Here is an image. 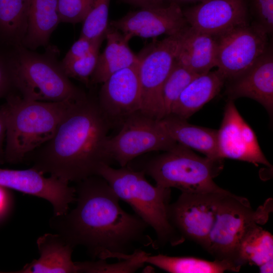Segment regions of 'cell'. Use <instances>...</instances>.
Masks as SVG:
<instances>
[{"instance_id": "cell-1", "label": "cell", "mask_w": 273, "mask_h": 273, "mask_svg": "<svg viewBox=\"0 0 273 273\" xmlns=\"http://www.w3.org/2000/svg\"><path fill=\"white\" fill-rule=\"evenodd\" d=\"M74 188L76 207L49 220L50 227L73 248L83 247L93 259L122 260L143 247H153L148 225L121 208L119 198L102 176L87 177Z\"/></svg>"}, {"instance_id": "cell-2", "label": "cell", "mask_w": 273, "mask_h": 273, "mask_svg": "<svg viewBox=\"0 0 273 273\" xmlns=\"http://www.w3.org/2000/svg\"><path fill=\"white\" fill-rule=\"evenodd\" d=\"M112 124L97 101L78 102L53 136L31 155L32 168L65 181L78 183L99 175L113 162L107 150Z\"/></svg>"}, {"instance_id": "cell-3", "label": "cell", "mask_w": 273, "mask_h": 273, "mask_svg": "<svg viewBox=\"0 0 273 273\" xmlns=\"http://www.w3.org/2000/svg\"><path fill=\"white\" fill-rule=\"evenodd\" d=\"M5 99L0 109L6 126L5 162L10 164L22 162L50 140L79 102L33 101L13 92Z\"/></svg>"}, {"instance_id": "cell-4", "label": "cell", "mask_w": 273, "mask_h": 273, "mask_svg": "<svg viewBox=\"0 0 273 273\" xmlns=\"http://www.w3.org/2000/svg\"><path fill=\"white\" fill-rule=\"evenodd\" d=\"M142 170L126 166L114 168L103 166L99 175L104 178L121 200L127 203L135 214L155 231L153 247L170 244L176 246L185 240L171 225L168 217L170 188L153 186Z\"/></svg>"}, {"instance_id": "cell-5", "label": "cell", "mask_w": 273, "mask_h": 273, "mask_svg": "<svg viewBox=\"0 0 273 273\" xmlns=\"http://www.w3.org/2000/svg\"><path fill=\"white\" fill-rule=\"evenodd\" d=\"M223 160L200 156L177 143L131 168L143 171L157 186L175 188L181 193L217 192L224 190L213 180L222 171Z\"/></svg>"}, {"instance_id": "cell-6", "label": "cell", "mask_w": 273, "mask_h": 273, "mask_svg": "<svg viewBox=\"0 0 273 273\" xmlns=\"http://www.w3.org/2000/svg\"><path fill=\"white\" fill-rule=\"evenodd\" d=\"M10 54L13 84L27 100L60 102L79 101L87 97L65 74L60 63L23 46Z\"/></svg>"}, {"instance_id": "cell-7", "label": "cell", "mask_w": 273, "mask_h": 273, "mask_svg": "<svg viewBox=\"0 0 273 273\" xmlns=\"http://www.w3.org/2000/svg\"><path fill=\"white\" fill-rule=\"evenodd\" d=\"M272 199L254 210L248 200L228 191L220 200L206 250L216 259L239 265L237 251L246 233L256 225L266 223L272 211Z\"/></svg>"}, {"instance_id": "cell-8", "label": "cell", "mask_w": 273, "mask_h": 273, "mask_svg": "<svg viewBox=\"0 0 273 273\" xmlns=\"http://www.w3.org/2000/svg\"><path fill=\"white\" fill-rule=\"evenodd\" d=\"M185 30L153 43L138 55L140 111L157 120L165 116L162 87L176 60Z\"/></svg>"}, {"instance_id": "cell-9", "label": "cell", "mask_w": 273, "mask_h": 273, "mask_svg": "<svg viewBox=\"0 0 273 273\" xmlns=\"http://www.w3.org/2000/svg\"><path fill=\"white\" fill-rule=\"evenodd\" d=\"M177 144L164 130L159 120L139 111L124 121L117 134L109 138L107 150L113 161L125 167L142 154L166 151Z\"/></svg>"}, {"instance_id": "cell-10", "label": "cell", "mask_w": 273, "mask_h": 273, "mask_svg": "<svg viewBox=\"0 0 273 273\" xmlns=\"http://www.w3.org/2000/svg\"><path fill=\"white\" fill-rule=\"evenodd\" d=\"M267 35L255 23H248L215 36L216 67L226 80H231L243 73L267 50Z\"/></svg>"}, {"instance_id": "cell-11", "label": "cell", "mask_w": 273, "mask_h": 273, "mask_svg": "<svg viewBox=\"0 0 273 273\" xmlns=\"http://www.w3.org/2000/svg\"><path fill=\"white\" fill-rule=\"evenodd\" d=\"M227 191L181 193L168 205L169 222L185 240L193 241L206 250L220 200Z\"/></svg>"}, {"instance_id": "cell-12", "label": "cell", "mask_w": 273, "mask_h": 273, "mask_svg": "<svg viewBox=\"0 0 273 273\" xmlns=\"http://www.w3.org/2000/svg\"><path fill=\"white\" fill-rule=\"evenodd\" d=\"M0 186L48 201L52 204L55 216L66 213L70 204L76 200L74 187L53 176L46 177L32 167L0 168Z\"/></svg>"}, {"instance_id": "cell-13", "label": "cell", "mask_w": 273, "mask_h": 273, "mask_svg": "<svg viewBox=\"0 0 273 273\" xmlns=\"http://www.w3.org/2000/svg\"><path fill=\"white\" fill-rule=\"evenodd\" d=\"M217 147L221 159L271 167L255 133L239 112L234 100H229L225 106L221 125L217 132Z\"/></svg>"}, {"instance_id": "cell-14", "label": "cell", "mask_w": 273, "mask_h": 273, "mask_svg": "<svg viewBox=\"0 0 273 273\" xmlns=\"http://www.w3.org/2000/svg\"><path fill=\"white\" fill-rule=\"evenodd\" d=\"M109 25L120 32L128 41L136 36L175 35L189 26L179 5L173 2L167 6L141 8L112 21Z\"/></svg>"}, {"instance_id": "cell-15", "label": "cell", "mask_w": 273, "mask_h": 273, "mask_svg": "<svg viewBox=\"0 0 273 273\" xmlns=\"http://www.w3.org/2000/svg\"><path fill=\"white\" fill-rule=\"evenodd\" d=\"M138 64L114 73L102 83L97 101L111 124H122L129 116L141 111Z\"/></svg>"}, {"instance_id": "cell-16", "label": "cell", "mask_w": 273, "mask_h": 273, "mask_svg": "<svg viewBox=\"0 0 273 273\" xmlns=\"http://www.w3.org/2000/svg\"><path fill=\"white\" fill-rule=\"evenodd\" d=\"M189 26L217 36L248 24V0H205L183 10Z\"/></svg>"}, {"instance_id": "cell-17", "label": "cell", "mask_w": 273, "mask_h": 273, "mask_svg": "<svg viewBox=\"0 0 273 273\" xmlns=\"http://www.w3.org/2000/svg\"><path fill=\"white\" fill-rule=\"evenodd\" d=\"M229 100L252 99L262 105L270 116L273 113V54L267 50L243 73L229 81Z\"/></svg>"}, {"instance_id": "cell-18", "label": "cell", "mask_w": 273, "mask_h": 273, "mask_svg": "<svg viewBox=\"0 0 273 273\" xmlns=\"http://www.w3.org/2000/svg\"><path fill=\"white\" fill-rule=\"evenodd\" d=\"M39 257L27 263L17 273H77L72 255L74 248L57 233H46L36 241Z\"/></svg>"}, {"instance_id": "cell-19", "label": "cell", "mask_w": 273, "mask_h": 273, "mask_svg": "<svg viewBox=\"0 0 273 273\" xmlns=\"http://www.w3.org/2000/svg\"><path fill=\"white\" fill-rule=\"evenodd\" d=\"M225 81L218 69L198 75L181 92L170 115L187 120L214 98Z\"/></svg>"}, {"instance_id": "cell-20", "label": "cell", "mask_w": 273, "mask_h": 273, "mask_svg": "<svg viewBox=\"0 0 273 273\" xmlns=\"http://www.w3.org/2000/svg\"><path fill=\"white\" fill-rule=\"evenodd\" d=\"M216 37L189 26L184 31L176 61L199 75L216 66Z\"/></svg>"}, {"instance_id": "cell-21", "label": "cell", "mask_w": 273, "mask_h": 273, "mask_svg": "<svg viewBox=\"0 0 273 273\" xmlns=\"http://www.w3.org/2000/svg\"><path fill=\"white\" fill-rule=\"evenodd\" d=\"M106 45L99 54L90 82L102 83L114 73L136 64L139 56L130 49L127 41L118 30L109 25L106 33Z\"/></svg>"}, {"instance_id": "cell-22", "label": "cell", "mask_w": 273, "mask_h": 273, "mask_svg": "<svg viewBox=\"0 0 273 273\" xmlns=\"http://www.w3.org/2000/svg\"><path fill=\"white\" fill-rule=\"evenodd\" d=\"M159 121L167 134L176 143L206 157L221 159L217 147V130L192 124L186 119L171 115Z\"/></svg>"}, {"instance_id": "cell-23", "label": "cell", "mask_w": 273, "mask_h": 273, "mask_svg": "<svg viewBox=\"0 0 273 273\" xmlns=\"http://www.w3.org/2000/svg\"><path fill=\"white\" fill-rule=\"evenodd\" d=\"M60 22L58 0H29L27 28L22 46L33 50L47 45Z\"/></svg>"}, {"instance_id": "cell-24", "label": "cell", "mask_w": 273, "mask_h": 273, "mask_svg": "<svg viewBox=\"0 0 273 273\" xmlns=\"http://www.w3.org/2000/svg\"><path fill=\"white\" fill-rule=\"evenodd\" d=\"M154 265L170 273H221L225 271H239L241 267L228 260L214 261L193 257L169 256L163 254L151 255L146 263Z\"/></svg>"}, {"instance_id": "cell-25", "label": "cell", "mask_w": 273, "mask_h": 273, "mask_svg": "<svg viewBox=\"0 0 273 273\" xmlns=\"http://www.w3.org/2000/svg\"><path fill=\"white\" fill-rule=\"evenodd\" d=\"M29 0H0V39L22 46L28 24Z\"/></svg>"}, {"instance_id": "cell-26", "label": "cell", "mask_w": 273, "mask_h": 273, "mask_svg": "<svg viewBox=\"0 0 273 273\" xmlns=\"http://www.w3.org/2000/svg\"><path fill=\"white\" fill-rule=\"evenodd\" d=\"M273 259V237L260 225L250 229L244 235L237 251V262L258 267Z\"/></svg>"}, {"instance_id": "cell-27", "label": "cell", "mask_w": 273, "mask_h": 273, "mask_svg": "<svg viewBox=\"0 0 273 273\" xmlns=\"http://www.w3.org/2000/svg\"><path fill=\"white\" fill-rule=\"evenodd\" d=\"M197 75L175 60L163 84L162 89L165 116L170 115L172 107L179 98L181 92Z\"/></svg>"}, {"instance_id": "cell-28", "label": "cell", "mask_w": 273, "mask_h": 273, "mask_svg": "<svg viewBox=\"0 0 273 273\" xmlns=\"http://www.w3.org/2000/svg\"><path fill=\"white\" fill-rule=\"evenodd\" d=\"M149 254L141 249L137 251L132 257L120 260L117 263H108L104 259L75 263L78 272H134L146 263V259Z\"/></svg>"}, {"instance_id": "cell-29", "label": "cell", "mask_w": 273, "mask_h": 273, "mask_svg": "<svg viewBox=\"0 0 273 273\" xmlns=\"http://www.w3.org/2000/svg\"><path fill=\"white\" fill-rule=\"evenodd\" d=\"M110 0H94L90 11L82 21L81 36L92 39L105 36L108 28Z\"/></svg>"}, {"instance_id": "cell-30", "label": "cell", "mask_w": 273, "mask_h": 273, "mask_svg": "<svg viewBox=\"0 0 273 273\" xmlns=\"http://www.w3.org/2000/svg\"><path fill=\"white\" fill-rule=\"evenodd\" d=\"M100 48V47L96 48L82 58L66 64H60L65 74L69 78H74L88 85L97 65Z\"/></svg>"}, {"instance_id": "cell-31", "label": "cell", "mask_w": 273, "mask_h": 273, "mask_svg": "<svg viewBox=\"0 0 273 273\" xmlns=\"http://www.w3.org/2000/svg\"><path fill=\"white\" fill-rule=\"evenodd\" d=\"M94 0H58L60 22H82L91 10Z\"/></svg>"}, {"instance_id": "cell-32", "label": "cell", "mask_w": 273, "mask_h": 273, "mask_svg": "<svg viewBox=\"0 0 273 273\" xmlns=\"http://www.w3.org/2000/svg\"><path fill=\"white\" fill-rule=\"evenodd\" d=\"M255 23L268 34L273 31V0H248Z\"/></svg>"}, {"instance_id": "cell-33", "label": "cell", "mask_w": 273, "mask_h": 273, "mask_svg": "<svg viewBox=\"0 0 273 273\" xmlns=\"http://www.w3.org/2000/svg\"><path fill=\"white\" fill-rule=\"evenodd\" d=\"M105 38V36L96 39L80 36L71 47L60 64H66L88 55L96 48L101 47Z\"/></svg>"}, {"instance_id": "cell-34", "label": "cell", "mask_w": 273, "mask_h": 273, "mask_svg": "<svg viewBox=\"0 0 273 273\" xmlns=\"http://www.w3.org/2000/svg\"><path fill=\"white\" fill-rule=\"evenodd\" d=\"M14 88L10 54L0 51V99L6 98Z\"/></svg>"}, {"instance_id": "cell-35", "label": "cell", "mask_w": 273, "mask_h": 273, "mask_svg": "<svg viewBox=\"0 0 273 273\" xmlns=\"http://www.w3.org/2000/svg\"><path fill=\"white\" fill-rule=\"evenodd\" d=\"M14 206V199L11 190L0 186V224L11 214Z\"/></svg>"}, {"instance_id": "cell-36", "label": "cell", "mask_w": 273, "mask_h": 273, "mask_svg": "<svg viewBox=\"0 0 273 273\" xmlns=\"http://www.w3.org/2000/svg\"><path fill=\"white\" fill-rule=\"evenodd\" d=\"M6 134V126L4 114L0 109V165L5 162V144Z\"/></svg>"}, {"instance_id": "cell-37", "label": "cell", "mask_w": 273, "mask_h": 273, "mask_svg": "<svg viewBox=\"0 0 273 273\" xmlns=\"http://www.w3.org/2000/svg\"><path fill=\"white\" fill-rule=\"evenodd\" d=\"M130 5L141 8H148L164 5L166 0H123Z\"/></svg>"}, {"instance_id": "cell-38", "label": "cell", "mask_w": 273, "mask_h": 273, "mask_svg": "<svg viewBox=\"0 0 273 273\" xmlns=\"http://www.w3.org/2000/svg\"><path fill=\"white\" fill-rule=\"evenodd\" d=\"M259 268L260 272H272L273 259L263 263Z\"/></svg>"}, {"instance_id": "cell-39", "label": "cell", "mask_w": 273, "mask_h": 273, "mask_svg": "<svg viewBox=\"0 0 273 273\" xmlns=\"http://www.w3.org/2000/svg\"><path fill=\"white\" fill-rule=\"evenodd\" d=\"M170 3H175L178 5L182 3H189L196 2H200V3L205 0H169Z\"/></svg>"}]
</instances>
